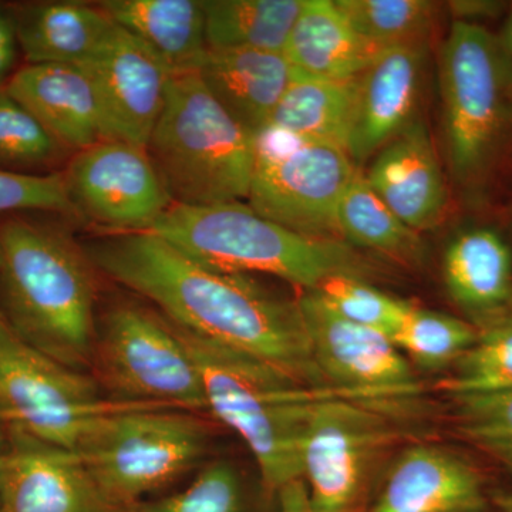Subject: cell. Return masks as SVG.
I'll use <instances>...</instances> for the list:
<instances>
[{
    "mask_svg": "<svg viewBox=\"0 0 512 512\" xmlns=\"http://www.w3.org/2000/svg\"><path fill=\"white\" fill-rule=\"evenodd\" d=\"M84 251L94 268L153 302L178 328L258 357L308 386L330 387L298 299L274 295L249 275L198 264L150 232L111 234Z\"/></svg>",
    "mask_w": 512,
    "mask_h": 512,
    "instance_id": "1",
    "label": "cell"
},
{
    "mask_svg": "<svg viewBox=\"0 0 512 512\" xmlns=\"http://www.w3.org/2000/svg\"><path fill=\"white\" fill-rule=\"evenodd\" d=\"M0 291L10 328L45 355L84 372L96 343L94 265L59 229L25 220L0 227Z\"/></svg>",
    "mask_w": 512,
    "mask_h": 512,
    "instance_id": "2",
    "label": "cell"
},
{
    "mask_svg": "<svg viewBox=\"0 0 512 512\" xmlns=\"http://www.w3.org/2000/svg\"><path fill=\"white\" fill-rule=\"evenodd\" d=\"M173 326L200 372L207 412L244 440L266 490L278 495L301 483L302 444L313 410L329 397H355L308 386L258 357Z\"/></svg>",
    "mask_w": 512,
    "mask_h": 512,
    "instance_id": "3",
    "label": "cell"
},
{
    "mask_svg": "<svg viewBox=\"0 0 512 512\" xmlns=\"http://www.w3.org/2000/svg\"><path fill=\"white\" fill-rule=\"evenodd\" d=\"M192 261L227 274H262L313 291L332 276L365 279L372 271L340 239L298 234L249 205L173 204L147 231Z\"/></svg>",
    "mask_w": 512,
    "mask_h": 512,
    "instance_id": "4",
    "label": "cell"
},
{
    "mask_svg": "<svg viewBox=\"0 0 512 512\" xmlns=\"http://www.w3.org/2000/svg\"><path fill=\"white\" fill-rule=\"evenodd\" d=\"M147 153L174 204L248 200L254 134L212 97L198 72L171 77Z\"/></svg>",
    "mask_w": 512,
    "mask_h": 512,
    "instance_id": "5",
    "label": "cell"
},
{
    "mask_svg": "<svg viewBox=\"0 0 512 512\" xmlns=\"http://www.w3.org/2000/svg\"><path fill=\"white\" fill-rule=\"evenodd\" d=\"M208 446L195 413L119 402L87 426L73 451L101 491L128 508L194 470Z\"/></svg>",
    "mask_w": 512,
    "mask_h": 512,
    "instance_id": "6",
    "label": "cell"
},
{
    "mask_svg": "<svg viewBox=\"0 0 512 512\" xmlns=\"http://www.w3.org/2000/svg\"><path fill=\"white\" fill-rule=\"evenodd\" d=\"M404 406L322 400L302 444V474L312 512H367L402 441Z\"/></svg>",
    "mask_w": 512,
    "mask_h": 512,
    "instance_id": "7",
    "label": "cell"
},
{
    "mask_svg": "<svg viewBox=\"0 0 512 512\" xmlns=\"http://www.w3.org/2000/svg\"><path fill=\"white\" fill-rule=\"evenodd\" d=\"M92 366L114 402L207 412L198 367L164 316L117 306L97 328Z\"/></svg>",
    "mask_w": 512,
    "mask_h": 512,
    "instance_id": "8",
    "label": "cell"
},
{
    "mask_svg": "<svg viewBox=\"0 0 512 512\" xmlns=\"http://www.w3.org/2000/svg\"><path fill=\"white\" fill-rule=\"evenodd\" d=\"M249 207L282 227L336 238V211L356 168L345 148L266 126L254 134Z\"/></svg>",
    "mask_w": 512,
    "mask_h": 512,
    "instance_id": "9",
    "label": "cell"
},
{
    "mask_svg": "<svg viewBox=\"0 0 512 512\" xmlns=\"http://www.w3.org/2000/svg\"><path fill=\"white\" fill-rule=\"evenodd\" d=\"M117 403L101 397L86 373L29 345L0 312V416L9 427L74 450L87 426Z\"/></svg>",
    "mask_w": 512,
    "mask_h": 512,
    "instance_id": "10",
    "label": "cell"
},
{
    "mask_svg": "<svg viewBox=\"0 0 512 512\" xmlns=\"http://www.w3.org/2000/svg\"><path fill=\"white\" fill-rule=\"evenodd\" d=\"M440 80L451 164L468 178L487 163L503 126L504 47L483 26L456 20L441 50Z\"/></svg>",
    "mask_w": 512,
    "mask_h": 512,
    "instance_id": "11",
    "label": "cell"
},
{
    "mask_svg": "<svg viewBox=\"0 0 512 512\" xmlns=\"http://www.w3.org/2000/svg\"><path fill=\"white\" fill-rule=\"evenodd\" d=\"M320 373L362 402L410 406L421 384L392 339L340 316L316 291L298 298Z\"/></svg>",
    "mask_w": 512,
    "mask_h": 512,
    "instance_id": "12",
    "label": "cell"
},
{
    "mask_svg": "<svg viewBox=\"0 0 512 512\" xmlns=\"http://www.w3.org/2000/svg\"><path fill=\"white\" fill-rule=\"evenodd\" d=\"M63 174L76 214L113 234L147 231L174 204L147 148L123 141L77 151Z\"/></svg>",
    "mask_w": 512,
    "mask_h": 512,
    "instance_id": "13",
    "label": "cell"
},
{
    "mask_svg": "<svg viewBox=\"0 0 512 512\" xmlns=\"http://www.w3.org/2000/svg\"><path fill=\"white\" fill-rule=\"evenodd\" d=\"M73 450L9 427L0 448V512H123Z\"/></svg>",
    "mask_w": 512,
    "mask_h": 512,
    "instance_id": "14",
    "label": "cell"
},
{
    "mask_svg": "<svg viewBox=\"0 0 512 512\" xmlns=\"http://www.w3.org/2000/svg\"><path fill=\"white\" fill-rule=\"evenodd\" d=\"M82 67L99 103L103 140L147 148L173 77L164 64L116 25L99 55Z\"/></svg>",
    "mask_w": 512,
    "mask_h": 512,
    "instance_id": "15",
    "label": "cell"
},
{
    "mask_svg": "<svg viewBox=\"0 0 512 512\" xmlns=\"http://www.w3.org/2000/svg\"><path fill=\"white\" fill-rule=\"evenodd\" d=\"M477 468L447 448L413 444L394 456L367 512H485Z\"/></svg>",
    "mask_w": 512,
    "mask_h": 512,
    "instance_id": "16",
    "label": "cell"
},
{
    "mask_svg": "<svg viewBox=\"0 0 512 512\" xmlns=\"http://www.w3.org/2000/svg\"><path fill=\"white\" fill-rule=\"evenodd\" d=\"M423 43L387 47L360 74L348 154L365 160L412 126L419 99Z\"/></svg>",
    "mask_w": 512,
    "mask_h": 512,
    "instance_id": "17",
    "label": "cell"
},
{
    "mask_svg": "<svg viewBox=\"0 0 512 512\" xmlns=\"http://www.w3.org/2000/svg\"><path fill=\"white\" fill-rule=\"evenodd\" d=\"M6 92L67 151L103 140L99 103L89 74L70 64H26L13 74Z\"/></svg>",
    "mask_w": 512,
    "mask_h": 512,
    "instance_id": "18",
    "label": "cell"
},
{
    "mask_svg": "<svg viewBox=\"0 0 512 512\" xmlns=\"http://www.w3.org/2000/svg\"><path fill=\"white\" fill-rule=\"evenodd\" d=\"M367 183L413 231L440 224L447 188L433 144L420 123H413L379 151Z\"/></svg>",
    "mask_w": 512,
    "mask_h": 512,
    "instance_id": "19",
    "label": "cell"
},
{
    "mask_svg": "<svg viewBox=\"0 0 512 512\" xmlns=\"http://www.w3.org/2000/svg\"><path fill=\"white\" fill-rule=\"evenodd\" d=\"M198 74L212 97L255 134L271 121L293 69L284 53L208 50Z\"/></svg>",
    "mask_w": 512,
    "mask_h": 512,
    "instance_id": "20",
    "label": "cell"
},
{
    "mask_svg": "<svg viewBox=\"0 0 512 512\" xmlns=\"http://www.w3.org/2000/svg\"><path fill=\"white\" fill-rule=\"evenodd\" d=\"M383 50L357 33L335 0H302L284 55L301 76L350 80L365 72Z\"/></svg>",
    "mask_w": 512,
    "mask_h": 512,
    "instance_id": "21",
    "label": "cell"
},
{
    "mask_svg": "<svg viewBox=\"0 0 512 512\" xmlns=\"http://www.w3.org/2000/svg\"><path fill=\"white\" fill-rule=\"evenodd\" d=\"M99 6L164 64L171 76L197 73L208 55L197 0H104Z\"/></svg>",
    "mask_w": 512,
    "mask_h": 512,
    "instance_id": "22",
    "label": "cell"
},
{
    "mask_svg": "<svg viewBox=\"0 0 512 512\" xmlns=\"http://www.w3.org/2000/svg\"><path fill=\"white\" fill-rule=\"evenodd\" d=\"M28 64L84 66L99 55L116 23L99 5L43 2L13 13Z\"/></svg>",
    "mask_w": 512,
    "mask_h": 512,
    "instance_id": "23",
    "label": "cell"
},
{
    "mask_svg": "<svg viewBox=\"0 0 512 512\" xmlns=\"http://www.w3.org/2000/svg\"><path fill=\"white\" fill-rule=\"evenodd\" d=\"M443 271L451 298L478 322L510 305L512 252L497 232L473 229L454 239L444 255Z\"/></svg>",
    "mask_w": 512,
    "mask_h": 512,
    "instance_id": "24",
    "label": "cell"
},
{
    "mask_svg": "<svg viewBox=\"0 0 512 512\" xmlns=\"http://www.w3.org/2000/svg\"><path fill=\"white\" fill-rule=\"evenodd\" d=\"M359 77L320 80L293 72L269 126L348 151L355 124Z\"/></svg>",
    "mask_w": 512,
    "mask_h": 512,
    "instance_id": "25",
    "label": "cell"
},
{
    "mask_svg": "<svg viewBox=\"0 0 512 512\" xmlns=\"http://www.w3.org/2000/svg\"><path fill=\"white\" fill-rule=\"evenodd\" d=\"M208 50L284 53L302 0H201Z\"/></svg>",
    "mask_w": 512,
    "mask_h": 512,
    "instance_id": "26",
    "label": "cell"
},
{
    "mask_svg": "<svg viewBox=\"0 0 512 512\" xmlns=\"http://www.w3.org/2000/svg\"><path fill=\"white\" fill-rule=\"evenodd\" d=\"M338 234L359 247L372 249L396 261L412 264L421 258L419 235L373 191L366 177L356 171L336 211Z\"/></svg>",
    "mask_w": 512,
    "mask_h": 512,
    "instance_id": "27",
    "label": "cell"
},
{
    "mask_svg": "<svg viewBox=\"0 0 512 512\" xmlns=\"http://www.w3.org/2000/svg\"><path fill=\"white\" fill-rule=\"evenodd\" d=\"M478 325L476 342L440 384L448 396L512 390V308L508 306Z\"/></svg>",
    "mask_w": 512,
    "mask_h": 512,
    "instance_id": "28",
    "label": "cell"
},
{
    "mask_svg": "<svg viewBox=\"0 0 512 512\" xmlns=\"http://www.w3.org/2000/svg\"><path fill=\"white\" fill-rule=\"evenodd\" d=\"M477 335V328L464 320L412 306L393 342L421 369L437 372L456 365Z\"/></svg>",
    "mask_w": 512,
    "mask_h": 512,
    "instance_id": "29",
    "label": "cell"
},
{
    "mask_svg": "<svg viewBox=\"0 0 512 512\" xmlns=\"http://www.w3.org/2000/svg\"><path fill=\"white\" fill-rule=\"evenodd\" d=\"M359 35L387 47L421 43L434 18L427 0H335Z\"/></svg>",
    "mask_w": 512,
    "mask_h": 512,
    "instance_id": "30",
    "label": "cell"
},
{
    "mask_svg": "<svg viewBox=\"0 0 512 512\" xmlns=\"http://www.w3.org/2000/svg\"><path fill=\"white\" fill-rule=\"evenodd\" d=\"M448 397L458 434L512 477V390Z\"/></svg>",
    "mask_w": 512,
    "mask_h": 512,
    "instance_id": "31",
    "label": "cell"
},
{
    "mask_svg": "<svg viewBox=\"0 0 512 512\" xmlns=\"http://www.w3.org/2000/svg\"><path fill=\"white\" fill-rule=\"evenodd\" d=\"M340 316L393 340L412 303L387 295L357 276L338 275L313 289Z\"/></svg>",
    "mask_w": 512,
    "mask_h": 512,
    "instance_id": "32",
    "label": "cell"
},
{
    "mask_svg": "<svg viewBox=\"0 0 512 512\" xmlns=\"http://www.w3.org/2000/svg\"><path fill=\"white\" fill-rule=\"evenodd\" d=\"M123 512H249L244 484L234 466L212 461L180 493L140 501Z\"/></svg>",
    "mask_w": 512,
    "mask_h": 512,
    "instance_id": "33",
    "label": "cell"
},
{
    "mask_svg": "<svg viewBox=\"0 0 512 512\" xmlns=\"http://www.w3.org/2000/svg\"><path fill=\"white\" fill-rule=\"evenodd\" d=\"M66 153L18 100L0 92V168L22 173L59 163Z\"/></svg>",
    "mask_w": 512,
    "mask_h": 512,
    "instance_id": "34",
    "label": "cell"
},
{
    "mask_svg": "<svg viewBox=\"0 0 512 512\" xmlns=\"http://www.w3.org/2000/svg\"><path fill=\"white\" fill-rule=\"evenodd\" d=\"M28 210L77 215L63 173L37 175L0 168V214Z\"/></svg>",
    "mask_w": 512,
    "mask_h": 512,
    "instance_id": "35",
    "label": "cell"
},
{
    "mask_svg": "<svg viewBox=\"0 0 512 512\" xmlns=\"http://www.w3.org/2000/svg\"><path fill=\"white\" fill-rule=\"evenodd\" d=\"M19 49L15 15L0 6V92L6 89L15 74L13 67L18 59Z\"/></svg>",
    "mask_w": 512,
    "mask_h": 512,
    "instance_id": "36",
    "label": "cell"
},
{
    "mask_svg": "<svg viewBox=\"0 0 512 512\" xmlns=\"http://www.w3.org/2000/svg\"><path fill=\"white\" fill-rule=\"evenodd\" d=\"M281 512H312L305 481L293 484L278 494Z\"/></svg>",
    "mask_w": 512,
    "mask_h": 512,
    "instance_id": "37",
    "label": "cell"
},
{
    "mask_svg": "<svg viewBox=\"0 0 512 512\" xmlns=\"http://www.w3.org/2000/svg\"><path fill=\"white\" fill-rule=\"evenodd\" d=\"M504 52L507 56L508 72H510V87L512 89V12L507 25V36H505Z\"/></svg>",
    "mask_w": 512,
    "mask_h": 512,
    "instance_id": "38",
    "label": "cell"
},
{
    "mask_svg": "<svg viewBox=\"0 0 512 512\" xmlns=\"http://www.w3.org/2000/svg\"><path fill=\"white\" fill-rule=\"evenodd\" d=\"M0 266H2V247H0Z\"/></svg>",
    "mask_w": 512,
    "mask_h": 512,
    "instance_id": "39",
    "label": "cell"
},
{
    "mask_svg": "<svg viewBox=\"0 0 512 512\" xmlns=\"http://www.w3.org/2000/svg\"><path fill=\"white\" fill-rule=\"evenodd\" d=\"M3 440L0 439V448H2Z\"/></svg>",
    "mask_w": 512,
    "mask_h": 512,
    "instance_id": "40",
    "label": "cell"
}]
</instances>
